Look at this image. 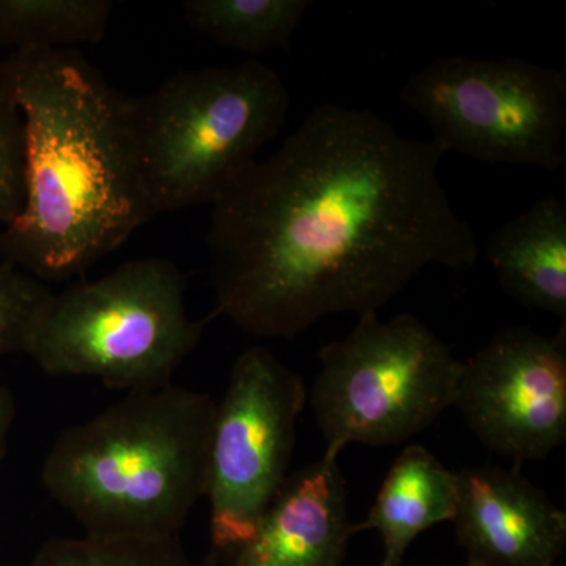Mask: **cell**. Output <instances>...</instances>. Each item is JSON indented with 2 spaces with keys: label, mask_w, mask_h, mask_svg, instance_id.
<instances>
[{
  "label": "cell",
  "mask_w": 566,
  "mask_h": 566,
  "mask_svg": "<svg viewBox=\"0 0 566 566\" xmlns=\"http://www.w3.org/2000/svg\"><path fill=\"white\" fill-rule=\"evenodd\" d=\"M444 155L375 112L316 106L211 205V315L294 338L324 316L378 312L428 266L474 268V230L439 177Z\"/></svg>",
  "instance_id": "cell-1"
},
{
  "label": "cell",
  "mask_w": 566,
  "mask_h": 566,
  "mask_svg": "<svg viewBox=\"0 0 566 566\" xmlns=\"http://www.w3.org/2000/svg\"><path fill=\"white\" fill-rule=\"evenodd\" d=\"M0 88L24 125V205L0 259L43 283L82 275L155 218L134 98L76 50L11 52Z\"/></svg>",
  "instance_id": "cell-2"
},
{
  "label": "cell",
  "mask_w": 566,
  "mask_h": 566,
  "mask_svg": "<svg viewBox=\"0 0 566 566\" xmlns=\"http://www.w3.org/2000/svg\"><path fill=\"white\" fill-rule=\"evenodd\" d=\"M214 409L174 382L125 394L57 436L41 483L84 534L180 536L207 494Z\"/></svg>",
  "instance_id": "cell-3"
},
{
  "label": "cell",
  "mask_w": 566,
  "mask_h": 566,
  "mask_svg": "<svg viewBox=\"0 0 566 566\" xmlns=\"http://www.w3.org/2000/svg\"><path fill=\"white\" fill-rule=\"evenodd\" d=\"M290 103L282 77L256 61L178 71L134 98L155 216L218 202L282 132Z\"/></svg>",
  "instance_id": "cell-4"
},
{
  "label": "cell",
  "mask_w": 566,
  "mask_h": 566,
  "mask_svg": "<svg viewBox=\"0 0 566 566\" xmlns=\"http://www.w3.org/2000/svg\"><path fill=\"white\" fill-rule=\"evenodd\" d=\"M212 318L188 315L177 264L136 259L52 294L24 354L51 376L98 379L125 394L158 389L172 385Z\"/></svg>",
  "instance_id": "cell-5"
},
{
  "label": "cell",
  "mask_w": 566,
  "mask_h": 566,
  "mask_svg": "<svg viewBox=\"0 0 566 566\" xmlns=\"http://www.w3.org/2000/svg\"><path fill=\"white\" fill-rule=\"evenodd\" d=\"M308 392L324 453L346 446H395L427 430L452 408L461 360L411 314L359 315L340 340L318 353Z\"/></svg>",
  "instance_id": "cell-6"
},
{
  "label": "cell",
  "mask_w": 566,
  "mask_h": 566,
  "mask_svg": "<svg viewBox=\"0 0 566 566\" xmlns=\"http://www.w3.org/2000/svg\"><path fill=\"white\" fill-rule=\"evenodd\" d=\"M400 98L444 153L547 172L565 166V70L449 55L411 74Z\"/></svg>",
  "instance_id": "cell-7"
},
{
  "label": "cell",
  "mask_w": 566,
  "mask_h": 566,
  "mask_svg": "<svg viewBox=\"0 0 566 566\" xmlns=\"http://www.w3.org/2000/svg\"><path fill=\"white\" fill-rule=\"evenodd\" d=\"M307 397L303 376L270 349L251 346L234 360L211 428V560L249 539L289 479Z\"/></svg>",
  "instance_id": "cell-8"
},
{
  "label": "cell",
  "mask_w": 566,
  "mask_h": 566,
  "mask_svg": "<svg viewBox=\"0 0 566 566\" xmlns=\"http://www.w3.org/2000/svg\"><path fill=\"white\" fill-rule=\"evenodd\" d=\"M452 408L490 452L542 461L566 439V326L556 335L531 327L499 331L461 360Z\"/></svg>",
  "instance_id": "cell-9"
},
{
  "label": "cell",
  "mask_w": 566,
  "mask_h": 566,
  "mask_svg": "<svg viewBox=\"0 0 566 566\" xmlns=\"http://www.w3.org/2000/svg\"><path fill=\"white\" fill-rule=\"evenodd\" d=\"M453 526L465 566H554L566 546V513L515 469L457 472Z\"/></svg>",
  "instance_id": "cell-10"
},
{
  "label": "cell",
  "mask_w": 566,
  "mask_h": 566,
  "mask_svg": "<svg viewBox=\"0 0 566 566\" xmlns=\"http://www.w3.org/2000/svg\"><path fill=\"white\" fill-rule=\"evenodd\" d=\"M356 535L338 457L323 453L283 483L227 566H342Z\"/></svg>",
  "instance_id": "cell-11"
},
{
  "label": "cell",
  "mask_w": 566,
  "mask_h": 566,
  "mask_svg": "<svg viewBox=\"0 0 566 566\" xmlns=\"http://www.w3.org/2000/svg\"><path fill=\"white\" fill-rule=\"evenodd\" d=\"M485 255L506 296L566 322V205L542 197L490 234Z\"/></svg>",
  "instance_id": "cell-12"
},
{
  "label": "cell",
  "mask_w": 566,
  "mask_h": 566,
  "mask_svg": "<svg viewBox=\"0 0 566 566\" xmlns=\"http://www.w3.org/2000/svg\"><path fill=\"white\" fill-rule=\"evenodd\" d=\"M457 504V472L427 447L408 446L395 458L370 512L363 523L354 524V531L379 532L385 549L381 566H401L417 536L452 523Z\"/></svg>",
  "instance_id": "cell-13"
},
{
  "label": "cell",
  "mask_w": 566,
  "mask_h": 566,
  "mask_svg": "<svg viewBox=\"0 0 566 566\" xmlns=\"http://www.w3.org/2000/svg\"><path fill=\"white\" fill-rule=\"evenodd\" d=\"M311 6L308 0H189L182 14L192 31L219 46L256 55L289 51Z\"/></svg>",
  "instance_id": "cell-14"
},
{
  "label": "cell",
  "mask_w": 566,
  "mask_h": 566,
  "mask_svg": "<svg viewBox=\"0 0 566 566\" xmlns=\"http://www.w3.org/2000/svg\"><path fill=\"white\" fill-rule=\"evenodd\" d=\"M112 10L111 0H0V48L18 52L98 44Z\"/></svg>",
  "instance_id": "cell-15"
},
{
  "label": "cell",
  "mask_w": 566,
  "mask_h": 566,
  "mask_svg": "<svg viewBox=\"0 0 566 566\" xmlns=\"http://www.w3.org/2000/svg\"><path fill=\"white\" fill-rule=\"evenodd\" d=\"M24 566H211L197 564L180 536H54Z\"/></svg>",
  "instance_id": "cell-16"
},
{
  "label": "cell",
  "mask_w": 566,
  "mask_h": 566,
  "mask_svg": "<svg viewBox=\"0 0 566 566\" xmlns=\"http://www.w3.org/2000/svg\"><path fill=\"white\" fill-rule=\"evenodd\" d=\"M52 294L46 283L0 260V357L25 352Z\"/></svg>",
  "instance_id": "cell-17"
},
{
  "label": "cell",
  "mask_w": 566,
  "mask_h": 566,
  "mask_svg": "<svg viewBox=\"0 0 566 566\" xmlns=\"http://www.w3.org/2000/svg\"><path fill=\"white\" fill-rule=\"evenodd\" d=\"M24 125L20 109L0 88V223L9 226L24 205Z\"/></svg>",
  "instance_id": "cell-18"
},
{
  "label": "cell",
  "mask_w": 566,
  "mask_h": 566,
  "mask_svg": "<svg viewBox=\"0 0 566 566\" xmlns=\"http://www.w3.org/2000/svg\"><path fill=\"white\" fill-rule=\"evenodd\" d=\"M14 417H17V401H14L13 394L6 386L0 385V464L6 457L7 442H9Z\"/></svg>",
  "instance_id": "cell-19"
}]
</instances>
